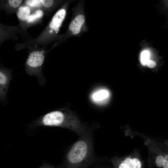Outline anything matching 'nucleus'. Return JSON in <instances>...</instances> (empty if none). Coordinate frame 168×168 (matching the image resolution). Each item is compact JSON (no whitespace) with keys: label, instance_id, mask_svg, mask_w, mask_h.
I'll return each mask as SVG.
<instances>
[{"label":"nucleus","instance_id":"12","mask_svg":"<svg viewBox=\"0 0 168 168\" xmlns=\"http://www.w3.org/2000/svg\"><path fill=\"white\" fill-rule=\"evenodd\" d=\"M27 4L31 7H38L41 5V0H30L26 1Z\"/></svg>","mask_w":168,"mask_h":168},{"label":"nucleus","instance_id":"18","mask_svg":"<svg viewBox=\"0 0 168 168\" xmlns=\"http://www.w3.org/2000/svg\"><path fill=\"white\" fill-rule=\"evenodd\" d=\"M40 168H59L58 167L53 166H51L48 165H45L43 166Z\"/></svg>","mask_w":168,"mask_h":168},{"label":"nucleus","instance_id":"9","mask_svg":"<svg viewBox=\"0 0 168 168\" xmlns=\"http://www.w3.org/2000/svg\"><path fill=\"white\" fill-rule=\"evenodd\" d=\"M109 95L107 91L103 90L95 93L93 96V98L95 100L100 101L107 98Z\"/></svg>","mask_w":168,"mask_h":168},{"label":"nucleus","instance_id":"8","mask_svg":"<svg viewBox=\"0 0 168 168\" xmlns=\"http://www.w3.org/2000/svg\"><path fill=\"white\" fill-rule=\"evenodd\" d=\"M30 10L28 7L22 6L19 8L17 15L18 18L21 20H27L30 16Z\"/></svg>","mask_w":168,"mask_h":168},{"label":"nucleus","instance_id":"3","mask_svg":"<svg viewBox=\"0 0 168 168\" xmlns=\"http://www.w3.org/2000/svg\"><path fill=\"white\" fill-rule=\"evenodd\" d=\"M44 56L42 52L34 51L29 55L26 61V65L28 68L26 72L28 74L34 75L38 79L39 84L43 86L46 83V79L42 74L40 68L43 64Z\"/></svg>","mask_w":168,"mask_h":168},{"label":"nucleus","instance_id":"15","mask_svg":"<svg viewBox=\"0 0 168 168\" xmlns=\"http://www.w3.org/2000/svg\"><path fill=\"white\" fill-rule=\"evenodd\" d=\"M41 2L44 6L48 7L52 6L54 1L51 0H42Z\"/></svg>","mask_w":168,"mask_h":168},{"label":"nucleus","instance_id":"6","mask_svg":"<svg viewBox=\"0 0 168 168\" xmlns=\"http://www.w3.org/2000/svg\"><path fill=\"white\" fill-rule=\"evenodd\" d=\"M85 17L82 14L77 15L70 22L69 29L72 34L77 35L80 32L85 22Z\"/></svg>","mask_w":168,"mask_h":168},{"label":"nucleus","instance_id":"5","mask_svg":"<svg viewBox=\"0 0 168 168\" xmlns=\"http://www.w3.org/2000/svg\"><path fill=\"white\" fill-rule=\"evenodd\" d=\"M66 15L65 9L62 8L58 10L52 19L49 25L50 28L56 32L58 31Z\"/></svg>","mask_w":168,"mask_h":168},{"label":"nucleus","instance_id":"10","mask_svg":"<svg viewBox=\"0 0 168 168\" xmlns=\"http://www.w3.org/2000/svg\"><path fill=\"white\" fill-rule=\"evenodd\" d=\"M43 11L40 10L35 11L33 13L30 15L27 21L28 22L32 23L37 19L40 18L43 15Z\"/></svg>","mask_w":168,"mask_h":168},{"label":"nucleus","instance_id":"7","mask_svg":"<svg viewBox=\"0 0 168 168\" xmlns=\"http://www.w3.org/2000/svg\"><path fill=\"white\" fill-rule=\"evenodd\" d=\"M141 161L137 158L127 157L119 164L118 168H142Z\"/></svg>","mask_w":168,"mask_h":168},{"label":"nucleus","instance_id":"1","mask_svg":"<svg viewBox=\"0 0 168 168\" xmlns=\"http://www.w3.org/2000/svg\"><path fill=\"white\" fill-rule=\"evenodd\" d=\"M36 124L39 125L65 128L78 133L84 130L80 127L72 113L66 109L49 112L38 119Z\"/></svg>","mask_w":168,"mask_h":168},{"label":"nucleus","instance_id":"14","mask_svg":"<svg viewBox=\"0 0 168 168\" xmlns=\"http://www.w3.org/2000/svg\"><path fill=\"white\" fill-rule=\"evenodd\" d=\"M22 0H9L8 2L10 5L12 7L16 8L18 7L22 2Z\"/></svg>","mask_w":168,"mask_h":168},{"label":"nucleus","instance_id":"11","mask_svg":"<svg viewBox=\"0 0 168 168\" xmlns=\"http://www.w3.org/2000/svg\"><path fill=\"white\" fill-rule=\"evenodd\" d=\"M150 53L149 51L144 50L142 51L140 55V60L141 64L143 65H146L149 60Z\"/></svg>","mask_w":168,"mask_h":168},{"label":"nucleus","instance_id":"16","mask_svg":"<svg viewBox=\"0 0 168 168\" xmlns=\"http://www.w3.org/2000/svg\"><path fill=\"white\" fill-rule=\"evenodd\" d=\"M146 65L150 68H153L156 65V63L154 61L149 59Z\"/></svg>","mask_w":168,"mask_h":168},{"label":"nucleus","instance_id":"4","mask_svg":"<svg viewBox=\"0 0 168 168\" xmlns=\"http://www.w3.org/2000/svg\"><path fill=\"white\" fill-rule=\"evenodd\" d=\"M13 76L10 72L0 70V100L1 102H6L7 93L10 82Z\"/></svg>","mask_w":168,"mask_h":168},{"label":"nucleus","instance_id":"2","mask_svg":"<svg viewBox=\"0 0 168 168\" xmlns=\"http://www.w3.org/2000/svg\"><path fill=\"white\" fill-rule=\"evenodd\" d=\"M89 152L87 143L84 140L77 141L72 145L67 155L70 168H79L85 163Z\"/></svg>","mask_w":168,"mask_h":168},{"label":"nucleus","instance_id":"13","mask_svg":"<svg viewBox=\"0 0 168 168\" xmlns=\"http://www.w3.org/2000/svg\"><path fill=\"white\" fill-rule=\"evenodd\" d=\"M165 158L161 156H158L155 160L156 165L158 167H161L164 161Z\"/></svg>","mask_w":168,"mask_h":168},{"label":"nucleus","instance_id":"17","mask_svg":"<svg viewBox=\"0 0 168 168\" xmlns=\"http://www.w3.org/2000/svg\"><path fill=\"white\" fill-rule=\"evenodd\" d=\"M162 167L163 168H168V155H166L165 157V160Z\"/></svg>","mask_w":168,"mask_h":168}]
</instances>
